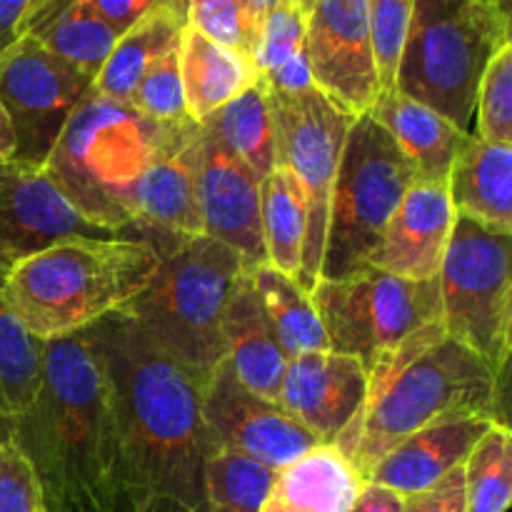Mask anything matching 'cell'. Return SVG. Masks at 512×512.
<instances>
[{
  "mask_svg": "<svg viewBox=\"0 0 512 512\" xmlns=\"http://www.w3.org/2000/svg\"><path fill=\"white\" fill-rule=\"evenodd\" d=\"M88 330L113 408L123 512H208L203 380L155 350L125 313Z\"/></svg>",
  "mask_w": 512,
  "mask_h": 512,
  "instance_id": "6da1fadb",
  "label": "cell"
},
{
  "mask_svg": "<svg viewBox=\"0 0 512 512\" xmlns=\"http://www.w3.org/2000/svg\"><path fill=\"white\" fill-rule=\"evenodd\" d=\"M13 445L48 512H123L113 408L88 328L45 343L43 383L15 418Z\"/></svg>",
  "mask_w": 512,
  "mask_h": 512,
  "instance_id": "7a4b0ae2",
  "label": "cell"
},
{
  "mask_svg": "<svg viewBox=\"0 0 512 512\" xmlns=\"http://www.w3.org/2000/svg\"><path fill=\"white\" fill-rule=\"evenodd\" d=\"M508 373L495 375L483 358L448 333L365 398L335 448L368 483L375 465L398 443L443 420L490 418L508 425Z\"/></svg>",
  "mask_w": 512,
  "mask_h": 512,
  "instance_id": "3957f363",
  "label": "cell"
},
{
  "mask_svg": "<svg viewBox=\"0 0 512 512\" xmlns=\"http://www.w3.org/2000/svg\"><path fill=\"white\" fill-rule=\"evenodd\" d=\"M158 265L148 240L70 238L15 265L3 300L38 338H65L133 303Z\"/></svg>",
  "mask_w": 512,
  "mask_h": 512,
  "instance_id": "277c9868",
  "label": "cell"
},
{
  "mask_svg": "<svg viewBox=\"0 0 512 512\" xmlns=\"http://www.w3.org/2000/svg\"><path fill=\"white\" fill-rule=\"evenodd\" d=\"M170 128L133 105L90 90L43 168L88 223L135 238L138 183Z\"/></svg>",
  "mask_w": 512,
  "mask_h": 512,
  "instance_id": "5b68a950",
  "label": "cell"
},
{
  "mask_svg": "<svg viewBox=\"0 0 512 512\" xmlns=\"http://www.w3.org/2000/svg\"><path fill=\"white\" fill-rule=\"evenodd\" d=\"M243 270V258L220 240H180L160 255L150 283L120 313L155 350L205 383L225 360L223 315Z\"/></svg>",
  "mask_w": 512,
  "mask_h": 512,
  "instance_id": "8992f818",
  "label": "cell"
},
{
  "mask_svg": "<svg viewBox=\"0 0 512 512\" xmlns=\"http://www.w3.org/2000/svg\"><path fill=\"white\" fill-rule=\"evenodd\" d=\"M510 43V0H415L395 90L468 133L480 78Z\"/></svg>",
  "mask_w": 512,
  "mask_h": 512,
  "instance_id": "52a82bcc",
  "label": "cell"
},
{
  "mask_svg": "<svg viewBox=\"0 0 512 512\" xmlns=\"http://www.w3.org/2000/svg\"><path fill=\"white\" fill-rule=\"evenodd\" d=\"M413 185V165L388 130L370 113L358 115L335 175L320 278H345L368 268L385 223Z\"/></svg>",
  "mask_w": 512,
  "mask_h": 512,
  "instance_id": "ba28073f",
  "label": "cell"
},
{
  "mask_svg": "<svg viewBox=\"0 0 512 512\" xmlns=\"http://www.w3.org/2000/svg\"><path fill=\"white\" fill-rule=\"evenodd\" d=\"M510 238L458 218L438 273L445 333L495 375L508 373L512 353Z\"/></svg>",
  "mask_w": 512,
  "mask_h": 512,
  "instance_id": "9c48e42d",
  "label": "cell"
},
{
  "mask_svg": "<svg viewBox=\"0 0 512 512\" xmlns=\"http://www.w3.org/2000/svg\"><path fill=\"white\" fill-rule=\"evenodd\" d=\"M308 295L330 350L355 358L365 373L415 330L443 323L438 278L415 283L368 265L345 278H320Z\"/></svg>",
  "mask_w": 512,
  "mask_h": 512,
  "instance_id": "30bf717a",
  "label": "cell"
},
{
  "mask_svg": "<svg viewBox=\"0 0 512 512\" xmlns=\"http://www.w3.org/2000/svg\"><path fill=\"white\" fill-rule=\"evenodd\" d=\"M270 95H273L278 165L298 178L308 205L303 263L295 283L310 293L320 280L330 198H333L345 138L353 128L355 115L338 108L315 85L303 93Z\"/></svg>",
  "mask_w": 512,
  "mask_h": 512,
  "instance_id": "8fae6325",
  "label": "cell"
},
{
  "mask_svg": "<svg viewBox=\"0 0 512 512\" xmlns=\"http://www.w3.org/2000/svg\"><path fill=\"white\" fill-rule=\"evenodd\" d=\"M90 90V75L28 35L0 55V105L15 135L13 160L45 165L73 110Z\"/></svg>",
  "mask_w": 512,
  "mask_h": 512,
  "instance_id": "7c38bea8",
  "label": "cell"
},
{
  "mask_svg": "<svg viewBox=\"0 0 512 512\" xmlns=\"http://www.w3.org/2000/svg\"><path fill=\"white\" fill-rule=\"evenodd\" d=\"M313 85L350 115H363L380 95L365 0H298Z\"/></svg>",
  "mask_w": 512,
  "mask_h": 512,
  "instance_id": "4fadbf2b",
  "label": "cell"
},
{
  "mask_svg": "<svg viewBox=\"0 0 512 512\" xmlns=\"http://www.w3.org/2000/svg\"><path fill=\"white\" fill-rule=\"evenodd\" d=\"M203 420L213 453L230 450L273 473L323 445L278 403L245 388L228 360H220L203 383Z\"/></svg>",
  "mask_w": 512,
  "mask_h": 512,
  "instance_id": "5bb4252c",
  "label": "cell"
},
{
  "mask_svg": "<svg viewBox=\"0 0 512 512\" xmlns=\"http://www.w3.org/2000/svg\"><path fill=\"white\" fill-rule=\"evenodd\" d=\"M70 238H125L88 223L43 165L0 163V278L40 250Z\"/></svg>",
  "mask_w": 512,
  "mask_h": 512,
  "instance_id": "9a60e30c",
  "label": "cell"
},
{
  "mask_svg": "<svg viewBox=\"0 0 512 512\" xmlns=\"http://www.w3.org/2000/svg\"><path fill=\"white\" fill-rule=\"evenodd\" d=\"M198 153L200 125L193 120L173 125L138 183L135 238L153 243L160 255L180 240L203 235Z\"/></svg>",
  "mask_w": 512,
  "mask_h": 512,
  "instance_id": "2e32d148",
  "label": "cell"
},
{
  "mask_svg": "<svg viewBox=\"0 0 512 512\" xmlns=\"http://www.w3.org/2000/svg\"><path fill=\"white\" fill-rule=\"evenodd\" d=\"M198 205L203 235L243 258L245 268L268 263L260 228V178L200 128Z\"/></svg>",
  "mask_w": 512,
  "mask_h": 512,
  "instance_id": "e0dca14e",
  "label": "cell"
},
{
  "mask_svg": "<svg viewBox=\"0 0 512 512\" xmlns=\"http://www.w3.org/2000/svg\"><path fill=\"white\" fill-rule=\"evenodd\" d=\"M368 373L350 355L308 353L288 360L278 405L323 445H333L363 408Z\"/></svg>",
  "mask_w": 512,
  "mask_h": 512,
  "instance_id": "ac0fdd59",
  "label": "cell"
},
{
  "mask_svg": "<svg viewBox=\"0 0 512 512\" xmlns=\"http://www.w3.org/2000/svg\"><path fill=\"white\" fill-rule=\"evenodd\" d=\"M455 220L448 188L415 183L385 223L368 265L415 283L438 278Z\"/></svg>",
  "mask_w": 512,
  "mask_h": 512,
  "instance_id": "d6986e66",
  "label": "cell"
},
{
  "mask_svg": "<svg viewBox=\"0 0 512 512\" xmlns=\"http://www.w3.org/2000/svg\"><path fill=\"white\" fill-rule=\"evenodd\" d=\"M493 420L460 418L443 420L430 428L418 430L403 443L395 445L370 473V483L385 485L403 498L433 488L435 483L453 473L468 460L478 440L493 428Z\"/></svg>",
  "mask_w": 512,
  "mask_h": 512,
  "instance_id": "ffe728a7",
  "label": "cell"
},
{
  "mask_svg": "<svg viewBox=\"0 0 512 512\" xmlns=\"http://www.w3.org/2000/svg\"><path fill=\"white\" fill-rule=\"evenodd\" d=\"M223 343L225 360L240 383L260 398L278 403L288 355L280 348L278 335L270 325L248 270L240 273L230 290L228 308L223 315Z\"/></svg>",
  "mask_w": 512,
  "mask_h": 512,
  "instance_id": "44dd1931",
  "label": "cell"
},
{
  "mask_svg": "<svg viewBox=\"0 0 512 512\" xmlns=\"http://www.w3.org/2000/svg\"><path fill=\"white\" fill-rule=\"evenodd\" d=\"M368 113L388 130L410 160L415 183L448 188L450 170L470 133L455 128L448 118L398 90L380 93Z\"/></svg>",
  "mask_w": 512,
  "mask_h": 512,
  "instance_id": "7402d4cb",
  "label": "cell"
},
{
  "mask_svg": "<svg viewBox=\"0 0 512 512\" xmlns=\"http://www.w3.org/2000/svg\"><path fill=\"white\" fill-rule=\"evenodd\" d=\"M455 215L512 235V145L468 135L448 178Z\"/></svg>",
  "mask_w": 512,
  "mask_h": 512,
  "instance_id": "603a6c76",
  "label": "cell"
},
{
  "mask_svg": "<svg viewBox=\"0 0 512 512\" xmlns=\"http://www.w3.org/2000/svg\"><path fill=\"white\" fill-rule=\"evenodd\" d=\"M363 483L335 445H315L275 470L260 512H350Z\"/></svg>",
  "mask_w": 512,
  "mask_h": 512,
  "instance_id": "cb8c5ba5",
  "label": "cell"
},
{
  "mask_svg": "<svg viewBox=\"0 0 512 512\" xmlns=\"http://www.w3.org/2000/svg\"><path fill=\"white\" fill-rule=\"evenodd\" d=\"M185 8H188V0H165L163 5L143 15L138 23L130 25L115 40L103 68L95 75V93L130 105V98L150 65L180 43V33L185 28Z\"/></svg>",
  "mask_w": 512,
  "mask_h": 512,
  "instance_id": "d4e9b609",
  "label": "cell"
},
{
  "mask_svg": "<svg viewBox=\"0 0 512 512\" xmlns=\"http://www.w3.org/2000/svg\"><path fill=\"white\" fill-rule=\"evenodd\" d=\"M185 108L193 123H205L228 100L243 93L258 73L248 58L223 48L185 23L178 43Z\"/></svg>",
  "mask_w": 512,
  "mask_h": 512,
  "instance_id": "484cf974",
  "label": "cell"
},
{
  "mask_svg": "<svg viewBox=\"0 0 512 512\" xmlns=\"http://www.w3.org/2000/svg\"><path fill=\"white\" fill-rule=\"evenodd\" d=\"M200 128L213 135L225 150L243 160L260 180L278 165L275 150V113L273 95L263 78H255L243 93L215 110Z\"/></svg>",
  "mask_w": 512,
  "mask_h": 512,
  "instance_id": "4316f807",
  "label": "cell"
},
{
  "mask_svg": "<svg viewBox=\"0 0 512 512\" xmlns=\"http://www.w3.org/2000/svg\"><path fill=\"white\" fill-rule=\"evenodd\" d=\"M260 228L268 265L290 278H298L308 228V205L303 185L280 165H275L273 173L260 180Z\"/></svg>",
  "mask_w": 512,
  "mask_h": 512,
  "instance_id": "83f0119b",
  "label": "cell"
},
{
  "mask_svg": "<svg viewBox=\"0 0 512 512\" xmlns=\"http://www.w3.org/2000/svg\"><path fill=\"white\" fill-rule=\"evenodd\" d=\"M248 273L288 360L330 350L318 310H315L310 295L295 283V278L280 273L268 263L250 268Z\"/></svg>",
  "mask_w": 512,
  "mask_h": 512,
  "instance_id": "f1b7e54d",
  "label": "cell"
},
{
  "mask_svg": "<svg viewBox=\"0 0 512 512\" xmlns=\"http://www.w3.org/2000/svg\"><path fill=\"white\" fill-rule=\"evenodd\" d=\"M255 73L268 83L270 93L290 95L313 88L303 45V15L298 0H280L263 20Z\"/></svg>",
  "mask_w": 512,
  "mask_h": 512,
  "instance_id": "f546056e",
  "label": "cell"
},
{
  "mask_svg": "<svg viewBox=\"0 0 512 512\" xmlns=\"http://www.w3.org/2000/svg\"><path fill=\"white\" fill-rule=\"evenodd\" d=\"M48 340L30 333L3 300L0 278V413L20 418L43 383V360Z\"/></svg>",
  "mask_w": 512,
  "mask_h": 512,
  "instance_id": "4dcf8cb0",
  "label": "cell"
},
{
  "mask_svg": "<svg viewBox=\"0 0 512 512\" xmlns=\"http://www.w3.org/2000/svg\"><path fill=\"white\" fill-rule=\"evenodd\" d=\"M28 38L95 80L120 33L100 15L95 0H75Z\"/></svg>",
  "mask_w": 512,
  "mask_h": 512,
  "instance_id": "1f68e13d",
  "label": "cell"
},
{
  "mask_svg": "<svg viewBox=\"0 0 512 512\" xmlns=\"http://www.w3.org/2000/svg\"><path fill=\"white\" fill-rule=\"evenodd\" d=\"M465 508L468 512H505L512 500V435L505 425H493L468 460Z\"/></svg>",
  "mask_w": 512,
  "mask_h": 512,
  "instance_id": "d6a6232c",
  "label": "cell"
},
{
  "mask_svg": "<svg viewBox=\"0 0 512 512\" xmlns=\"http://www.w3.org/2000/svg\"><path fill=\"white\" fill-rule=\"evenodd\" d=\"M273 470L230 450H218L205 468L208 512H260Z\"/></svg>",
  "mask_w": 512,
  "mask_h": 512,
  "instance_id": "836d02e7",
  "label": "cell"
},
{
  "mask_svg": "<svg viewBox=\"0 0 512 512\" xmlns=\"http://www.w3.org/2000/svg\"><path fill=\"white\" fill-rule=\"evenodd\" d=\"M185 23L223 48L255 60L263 23L245 0H188Z\"/></svg>",
  "mask_w": 512,
  "mask_h": 512,
  "instance_id": "e575fe53",
  "label": "cell"
},
{
  "mask_svg": "<svg viewBox=\"0 0 512 512\" xmlns=\"http://www.w3.org/2000/svg\"><path fill=\"white\" fill-rule=\"evenodd\" d=\"M475 135L512 145V43L503 45L485 68L475 95Z\"/></svg>",
  "mask_w": 512,
  "mask_h": 512,
  "instance_id": "d590c367",
  "label": "cell"
},
{
  "mask_svg": "<svg viewBox=\"0 0 512 512\" xmlns=\"http://www.w3.org/2000/svg\"><path fill=\"white\" fill-rule=\"evenodd\" d=\"M130 105L148 115L150 120L163 125H178L188 123L190 115L185 108V90L183 78H180V60H178V45L170 48L168 53L160 55L148 73L140 78L138 88H135Z\"/></svg>",
  "mask_w": 512,
  "mask_h": 512,
  "instance_id": "8d00e7d4",
  "label": "cell"
},
{
  "mask_svg": "<svg viewBox=\"0 0 512 512\" xmlns=\"http://www.w3.org/2000/svg\"><path fill=\"white\" fill-rule=\"evenodd\" d=\"M365 8H368L380 93H390L395 90V75H398L400 53L413 18L415 0H365Z\"/></svg>",
  "mask_w": 512,
  "mask_h": 512,
  "instance_id": "74e56055",
  "label": "cell"
},
{
  "mask_svg": "<svg viewBox=\"0 0 512 512\" xmlns=\"http://www.w3.org/2000/svg\"><path fill=\"white\" fill-rule=\"evenodd\" d=\"M0 512H48L38 475L13 443H0Z\"/></svg>",
  "mask_w": 512,
  "mask_h": 512,
  "instance_id": "f35d334b",
  "label": "cell"
},
{
  "mask_svg": "<svg viewBox=\"0 0 512 512\" xmlns=\"http://www.w3.org/2000/svg\"><path fill=\"white\" fill-rule=\"evenodd\" d=\"M403 512H468L463 465L445 475L433 488L403 498Z\"/></svg>",
  "mask_w": 512,
  "mask_h": 512,
  "instance_id": "ab89813d",
  "label": "cell"
},
{
  "mask_svg": "<svg viewBox=\"0 0 512 512\" xmlns=\"http://www.w3.org/2000/svg\"><path fill=\"white\" fill-rule=\"evenodd\" d=\"M163 3L165 0H95V8L123 35L130 25H135L143 15H148L150 10Z\"/></svg>",
  "mask_w": 512,
  "mask_h": 512,
  "instance_id": "60d3db41",
  "label": "cell"
},
{
  "mask_svg": "<svg viewBox=\"0 0 512 512\" xmlns=\"http://www.w3.org/2000/svg\"><path fill=\"white\" fill-rule=\"evenodd\" d=\"M30 5L33 0H0V55L8 53L20 38H25Z\"/></svg>",
  "mask_w": 512,
  "mask_h": 512,
  "instance_id": "b9f144b4",
  "label": "cell"
},
{
  "mask_svg": "<svg viewBox=\"0 0 512 512\" xmlns=\"http://www.w3.org/2000/svg\"><path fill=\"white\" fill-rule=\"evenodd\" d=\"M350 512H403V495L378 483H363Z\"/></svg>",
  "mask_w": 512,
  "mask_h": 512,
  "instance_id": "7bdbcfd3",
  "label": "cell"
},
{
  "mask_svg": "<svg viewBox=\"0 0 512 512\" xmlns=\"http://www.w3.org/2000/svg\"><path fill=\"white\" fill-rule=\"evenodd\" d=\"M13 153H15V135H13V128H10L8 115H5L3 105H0V163L13 158Z\"/></svg>",
  "mask_w": 512,
  "mask_h": 512,
  "instance_id": "ee69618b",
  "label": "cell"
},
{
  "mask_svg": "<svg viewBox=\"0 0 512 512\" xmlns=\"http://www.w3.org/2000/svg\"><path fill=\"white\" fill-rule=\"evenodd\" d=\"M245 3H248V8L253 10V13L258 15V20H260V23H263V20H265V15H268L270 10H273L275 5L280 3V0H245Z\"/></svg>",
  "mask_w": 512,
  "mask_h": 512,
  "instance_id": "f6af8a7d",
  "label": "cell"
},
{
  "mask_svg": "<svg viewBox=\"0 0 512 512\" xmlns=\"http://www.w3.org/2000/svg\"><path fill=\"white\" fill-rule=\"evenodd\" d=\"M13 428L15 420H10L8 415L0 413V443H13Z\"/></svg>",
  "mask_w": 512,
  "mask_h": 512,
  "instance_id": "bcb514c9",
  "label": "cell"
}]
</instances>
